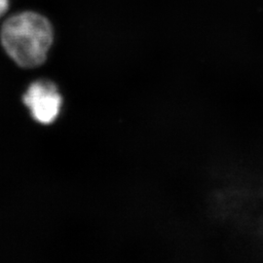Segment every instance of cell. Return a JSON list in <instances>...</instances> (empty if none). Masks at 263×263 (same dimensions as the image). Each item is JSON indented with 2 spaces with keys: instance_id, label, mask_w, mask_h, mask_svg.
Here are the masks:
<instances>
[{
  "instance_id": "cell-1",
  "label": "cell",
  "mask_w": 263,
  "mask_h": 263,
  "mask_svg": "<svg viewBox=\"0 0 263 263\" xmlns=\"http://www.w3.org/2000/svg\"><path fill=\"white\" fill-rule=\"evenodd\" d=\"M0 41L18 66L33 68L46 61L54 41V29L50 21L40 13L23 11L4 21Z\"/></svg>"
},
{
  "instance_id": "cell-2",
  "label": "cell",
  "mask_w": 263,
  "mask_h": 263,
  "mask_svg": "<svg viewBox=\"0 0 263 263\" xmlns=\"http://www.w3.org/2000/svg\"><path fill=\"white\" fill-rule=\"evenodd\" d=\"M23 101L29 108L32 117L45 125L56 121L63 104V98L56 85L46 80L30 85Z\"/></svg>"
},
{
  "instance_id": "cell-3",
  "label": "cell",
  "mask_w": 263,
  "mask_h": 263,
  "mask_svg": "<svg viewBox=\"0 0 263 263\" xmlns=\"http://www.w3.org/2000/svg\"><path fill=\"white\" fill-rule=\"evenodd\" d=\"M9 6L10 0H0V18L6 14Z\"/></svg>"
}]
</instances>
